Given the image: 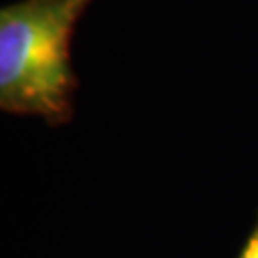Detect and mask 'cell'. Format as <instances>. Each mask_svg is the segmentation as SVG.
<instances>
[{
  "label": "cell",
  "instance_id": "cell-1",
  "mask_svg": "<svg viewBox=\"0 0 258 258\" xmlns=\"http://www.w3.org/2000/svg\"><path fill=\"white\" fill-rule=\"evenodd\" d=\"M95 0H18L0 9V108L58 127L74 118L71 41Z\"/></svg>",
  "mask_w": 258,
  "mask_h": 258
},
{
  "label": "cell",
  "instance_id": "cell-2",
  "mask_svg": "<svg viewBox=\"0 0 258 258\" xmlns=\"http://www.w3.org/2000/svg\"><path fill=\"white\" fill-rule=\"evenodd\" d=\"M237 258H258V220L254 224L252 232L247 235L243 247H241V252Z\"/></svg>",
  "mask_w": 258,
  "mask_h": 258
}]
</instances>
